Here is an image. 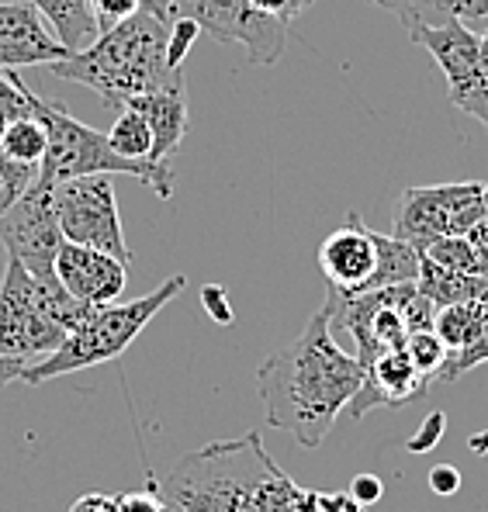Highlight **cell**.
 <instances>
[{"instance_id": "obj_1", "label": "cell", "mask_w": 488, "mask_h": 512, "mask_svg": "<svg viewBox=\"0 0 488 512\" xmlns=\"http://www.w3.org/2000/svg\"><path fill=\"white\" fill-rule=\"evenodd\" d=\"M364 384V367L336 343L329 312L319 308L305 329L260 364L257 391L267 426L295 436L305 450L322 447L340 412Z\"/></svg>"}, {"instance_id": "obj_2", "label": "cell", "mask_w": 488, "mask_h": 512, "mask_svg": "<svg viewBox=\"0 0 488 512\" xmlns=\"http://www.w3.org/2000/svg\"><path fill=\"white\" fill-rule=\"evenodd\" d=\"M49 70L90 87L108 108H125L132 97L153 94L184 77V66L170 63V21L149 11H135L129 21L97 35L87 49L70 52Z\"/></svg>"}, {"instance_id": "obj_3", "label": "cell", "mask_w": 488, "mask_h": 512, "mask_svg": "<svg viewBox=\"0 0 488 512\" xmlns=\"http://www.w3.org/2000/svg\"><path fill=\"white\" fill-rule=\"evenodd\" d=\"M277 474L281 468L260 433H246L184 454L160 481V492L180 512H260Z\"/></svg>"}, {"instance_id": "obj_4", "label": "cell", "mask_w": 488, "mask_h": 512, "mask_svg": "<svg viewBox=\"0 0 488 512\" xmlns=\"http://www.w3.org/2000/svg\"><path fill=\"white\" fill-rule=\"evenodd\" d=\"M184 284H187L184 274H170L163 284H156V291L125 301V305L111 301V305H101V308H87L84 319L66 333L63 346H59L56 353H49V357H42L39 364H28L25 371H21V381L42 384L52 378H63V374H77V371H87V367L118 360L135 340H139L142 329L184 291Z\"/></svg>"}, {"instance_id": "obj_5", "label": "cell", "mask_w": 488, "mask_h": 512, "mask_svg": "<svg viewBox=\"0 0 488 512\" xmlns=\"http://www.w3.org/2000/svg\"><path fill=\"white\" fill-rule=\"evenodd\" d=\"M32 118L42 122L45 128V156L39 163V173L35 180L45 187H56L63 180L73 177H94V173H125V177L142 180L146 187H153L160 198H170L174 194V170H163L156 163H135L125 160L111 149L108 132H97L84 122L70 115L59 101H42L35 94L32 104Z\"/></svg>"}, {"instance_id": "obj_6", "label": "cell", "mask_w": 488, "mask_h": 512, "mask_svg": "<svg viewBox=\"0 0 488 512\" xmlns=\"http://www.w3.org/2000/svg\"><path fill=\"white\" fill-rule=\"evenodd\" d=\"M87 308L66 295L63 284H39L18 260L7 256L0 277V353L21 364H39L63 346L66 333Z\"/></svg>"}, {"instance_id": "obj_7", "label": "cell", "mask_w": 488, "mask_h": 512, "mask_svg": "<svg viewBox=\"0 0 488 512\" xmlns=\"http://www.w3.org/2000/svg\"><path fill=\"white\" fill-rule=\"evenodd\" d=\"M482 180L464 184H437V187H405L399 208L392 218V236L423 253L430 243L444 236H468L488 205L482 198Z\"/></svg>"}, {"instance_id": "obj_8", "label": "cell", "mask_w": 488, "mask_h": 512, "mask_svg": "<svg viewBox=\"0 0 488 512\" xmlns=\"http://www.w3.org/2000/svg\"><path fill=\"white\" fill-rule=\"evenodd\" d=\"M52 194H56V215L66 243L90 246V250H101L122 263H132L111 177H104V173L73 177L52 187Z\"/></svg>"}, {"instance_id": "obj_9", "label": "cell", "mask_w": 488, "mask_h": 512, "mask_svg": "<svg viewBox=\"0 0 488 512\" xmlns=\"http://www.w3.org/2000/svg\"><path fill=\"white\" fill-rule=\"evenodd\" d=\"M0 243L11 260H18L39 284H59L56 256L66 243L56 215V194L35 180L18 205L0 218Z\"/></svg>"}, {"instance_id": "obj_10", "label": "cell", "mask_w": 488, "mask_h": 512, "mask_svg": "<svg viewBox=\"0 0 488 512\" xmlns=\"http://www.w3.org/2000/svg\"><path fill=\"white\" fill-rule=\"evenodd\" d=\"M174 18H191L215 42L243 45L253 66H274L288 45V25L257 14L246 0H174Z\"/></svg>"}, {"instance_id": "obj_11", "label": "cell", "mask_w": 488, "mask_h": 512, "mask_svg": "<svg viewBox=\"0 0 488 512\" xmlns=\"http://www.w3.org/2000/svg\"><path fill=\"white\" fill-rule=\"evenodd\" d=\"M409 39L423 45L447 77L450 104L488 128V77L482 70V39L461 21H450L440 28H412Z\"/></svg>"}, {"instance_id": "obj_12", "label": "cell", "mask_w": 488, "mask_h": 512, "mask_svg": "<svg viewBox=\"0 0 488 512\" xmlns=\"http://www.w3.org/2000/svg\"><path fill=\"white\" fill-rule=\"evenodd\" d=\"M381 263L378 232L367 229L360 212H350L340 229H333L319 246V270L326 284L340 295H367Z\"/></svg>"}, {"instance_id": "obj_13", "label": "cell", "mask_w": 488, "mask_h": 512, "mask_svg": "<svg viewBox=\"0 0 488 512\" xmlns=\"http://www.w3.org/2000/svg\"><path fill=\"white\" fill-rule=\"evenodd\" d=\"M56 277L73 301H80L84 308H101L118 301V295L125 291L129 263L101 250H90V246L63 243L56 256Z\"/></svg>"}, {"instance_id": "obj_14", "label": "cell", "mask_w": 488, "mask_h": 512, "mask_svg": "<svg viewBox=\"0 0 488 512\" xmlns=\"http://www.w3.org/2000/svg\"><path fill=\"white\" fill-rule=\"evenodd\" d=\"M70 56L56 32L45 28V18L28 0L0 4V70L21 66H52Z\"/></svg>"}, {"instance_id": "obj_15", "label": "cell", "mask_w": 488, "mask_h": 512, "mask_svg": "<svg viewBox=\"0 0 488 512\" xmlns=\"http://www.w3.org/2000/svg\"><path fill=\"white\" fill-rule=\"evenodd\" d=\"M430 388V378L416 371L405 350L385 353L364 371V384L347 405L350 419H364L374 409H402L409 402H419Z\"/></svg>"}, {"instance_id": "obj_16", "label": "cell", "mask_w": 488, "mask_h": 512, "mask_svg": "<svg viewBox=\"0 0 488 512\" xmlns=\"http://www.w3.org/2000/svg\"><path fill=\"white\" fill-rule=\"evenodd\" d=\"M125 108L139 111L142 118L153 128V163L163 170H174V156L187 135V80L180 77L174 84L153 94L132 97Z\"/></svg>"}, {"instance_id": "obj_17", "label": "cell", "mask_w": 488, "mask_h": 512, "mask_svg": "<svg viewBox=\"0 0 488 512\" xmlns=\"http://www.w3.org/2000/svg\"><path fill=\"white\" fill-rule=\"evenodd\" d=\"M371 7L395 14L405 35L412 28H440L450 21L461 25H488V0H367Z\"/></svg>"}, {"instance_id": "obj_18", "label": "cell", "mask_w": 488, "mask_h": 512, "mask_svg": "<svg viewBox=\"0 0 488 512\" xmlns=\"http://www.w3.org/2000/svg\"><path fill=\"white\" fill-rule=\"evenodd\" d=\"M28 4L49 21L56 39L70 52L87 49V45L97 39V21H94L90 0H28Z\"/></svg>"}, {"instance_id": "obj_19", "label": "cell", "mask_w": 488, "mask_h": 512, "mask_svg": "<svg viewBox=\"0 0 488 512\" xmlns=\"http://www.w3.org/2000/svg\"><path fill=\"white\" fill-rule=\"evenodd\" d=\"M108 142L118 156L135 163H153V128L132 108H118V118L108 132Z\"/></svg>"}, {"instance_id": "obj_20", "label": "cell", "mask_w": 488, "mask_h": 512, "mask_svg": "<svg viewBox=\"0 0 488 512\" xmlns=\"http://www.w3.org/2000/svg\"><path fill=\"white\" fill-rule=\"evenodd\" d=\"M488 319V305H475V301H464V305H447L437 308V319H433V333L444 340L447 350H457L461 343H468Z\"/></svg>"}, {"instance_id": "obj_21", "label": "cell", "mask_w": 488, "mask_h": 512, "mask_svg": "<svg viewBox=\"0 0 488 512\" xmlns=\"http://www.w3.org/2000/svg\"><path fill=\"white\" fill-rule=\"evenodd\" d=\"M45 128L35 118H14L4 128V142H0V153L7 160H18L28 163V167H39L42 156H45Z\"/></svg>"}, {"instance_id": "obj_22", "label": "cell", "mask_w": 488, "mask_h": 512, "mask_svg": "<svg viewBox=\"0 0 488 512\" xmlns=\"http://www.w3.org/2000/svg\"><path fill=\"white\" fill-rule=\"evenodd\" d=\"M260 512H322L319 492H315V488L295 485V481L281 471L274 481H270L264 502H260Z\"/></svg>"}, {"instance_id": "obj_23", "label": "cell", "mask_w": 488, "mask_h": 512, "mask_svg": "<svg viewBox=\"0 0 488 512\" xmlns=\"http://www.w3.org/2000/svg\"><path fill=\"white\" fill-rule=\"evenodd\" d=\"M482 364H488V319L468 343H461L457 350H447L444 371H440L437 381H457V378H464V374H471L475 367H482Z\"/></svg>"}, {"instance_id": "obj_24", "label": "cell", "mask_w": 488, "mask_h": 512, "mask_svg": "<svg viewBox=\"0 0 488 512\" xmlns=\"http://www.w3.org/2000/svg\"><path fill=\"white\" fill-rule=\"evenodd\" d=\"M405 353H409V360L416 364L419 374H426L430 381L440 378V371H444V360H447V346L440 340L433 329H423V333H409V340H405Z\"/></svg>"}, {"instance_id": "obj_25", "label": "cell", "mask_w": 488, "mask_h": 512, "mask_svg": "<svg viewBox=\"0 0 488 512\" xmlns=\"http://www.w3.org/2000/svg\"><path fill=\"white\" fill-rule=\"evenodd\" d=\"M35 90L18 80V70H0V118L14 122V118H32Z\"/></svg>"}, {"instance_id": "obj_26", "label": "cell", "mask_w": 488, "mask_h": 512, "mask_svg": "<svg viewBox=\"0 0 488 512\" xmlns=\"http://www.w3.org/2000/svg\"><path fill=\"white\" fill-rule=\"evenodd\" d=\"M35 173L39 167H28V163H18V160H7L0 153V218L11 212L18 205V198L35 184Z\"/></svg>"}, {"instance_id": "obj_27", "label": "cell", "mask_w": 488, "mask_h": 512, "mask_svg": "<svg viewBox=\"0 0 488 512\" xmlns=\"http://www.w3.org/2000/svg\"><path fill=\"white\" fill-rule=\"evenodd\" d=\"M90 7H94L97 35H104L122 21H129L135 11H142V0H90Z\"/></svg>"}, {"instance_id": "obj_28", "label": "cell", "mask_w": 488, "mask_h": 512, "mask_svg": "<svg viewBox=\"0 0 488 512\" xmlns=\"http://www.w3.org/2000/svg\"><path fill=\"white\" fill-rule=\"evenodd\" d=\"M115 499H118V512H167L170 509V499L160 492V485L122 492V495H115Z\"/></svg>"}, {"instance_id": "obj_29", "label": "cell", "mask_w": 488, "mask_h": 512, "mask_svg": "<svg viewBox=\"0 0 488 512\" xmlns=\"http://www.w3.org/2000/svg\"><path fill=\"white\" fill-rule=\"evenodd\" d=\"M246 4H250L257 14H264V18H274V21H281V25H291V21H298L305 11H309L312 0H246Z\"/></svg>"}, {"instance_id": "obj_30", "label": "cell", "mask_w": 488, "mask_h": 512, "mask_svg": "<svg viewBox=\"0 0 488 512\" xmlns=\"http://www.w3.org/2000/svg\"><path fill=\"white\" fill-rule=\"evenodd\" d=\"M198 39H201V28L194 25L191 18H174V21H170V63L184 66L187 52H191V45Z\"/></svg>"}, {"instance_id": "obj_31", "label": "cell", "mask_w": 488, "mask_h": 512, "mask_svg": "<svg viewBox=\"0 0 488 512\" xmlns=\"http://www.w3.org/2000/svg\"><path fill=\"white\" fill-rule=\"evenodd\" d=\"M444 429H447V416H444V412H433V416L426 419L423 426H419V433L412 436L409 443H405V450H409V454H426V450H433L440 443Z\"/></svg>"}, {"instance_id": "obj_32", "label": "cell", "mask_w": 488, "mask_h": 512, "mask_svg": "<svg viewBox=\"0 0 488 512\" xmlns=\"http://www.w3.org/2000/svg\"><path fill=\"white\" fill-rule=\"evenodd\" d=\"M381 495H385V485H381V478H374V474H357L354 485H350V499H354L357 506H374Z\"/></svg>"}, {"instance_id": "obj_33", "label": "cell", "mask_w": 488, "mask_h": 512, "mask_svg": "<svg viewBox=\"0 0 488 512\" xmlns=\"http://www.w3.org/2000/svg\"><path fill=\"white\" fill-rule=\"evenodd\" d=\"M201 301H205L208 315H212L219 326H229V322H232V305H229V298H225V291L219 288V284H208V288L201 291Z\"/></svg>"}, {"instance_id": "obj_34", "label": "cell", "mask_w": 488, "mask_h": 512, "mask_svg": "<svg viewBox=\"0 0 488 512\" xmlns=\"http://www.w3.org/2000/svg\"><path fill=\"white\" fill-rule=\"evenodd\" d=\"M430 488L437 495H457V488H461V471H457L454 464H437V468L430 471Z\"/></svg>"}, {"instance_id": "obj_35", "label": "cell", "mask_w": 488, "mask_h": 512, "mask_svg": "<svg viewBox=\"0 0 488 512\" xmlns=\"http://www.w3.org/2000/svg\"><path fill=\"white\" fill-rule=\"evenodd\" d=\"M66 512H118V499L104 492H87L80 499H73V506Z\"/></svg>"}, {"instance_id": "obj_36", "label": "cell", "mask_w": 488, "mask_h": 512, "mask_svg": "<svg viewBox=\"0 0 488 512\" xmlns=\"http://www.w3.org/2000/svg\"><path fill=\"white\" fill-rule=\"evenodd\" d=\"M464 239H468V243L475 246L478 260H482V274L488 277V212H485L482 218H478L475 225H471L468 236H464Z\"/></svg>"}, {"instance_id": "obj_37", "label": "cell", "mask_w": 488, "mask_h": 512, "mask_svg": "<svg viewBox=\"0 0 488 512\" xmlns=\"http://www.w3.org/2000/svg\"><path fill=\"white\" fill-rule=\"evenodd\" d=\"M21 371H25V364H21V360L4 357V353H0V388H4V384H11V381H21Z\"/></svg>"}, {"instance_id": "obj_38", "label": "cell", "mask_w": 488, "mask_h": 512, "mask_svg": "<svg viewBox=\"0 0 488 512\" xmlns=\"http://www.w3.org/2000/svg\"><path fill=\"white\" fill-rule=\"evenodd\" d=\"M142 11L156 14V18L170 21V11H174V0H142Z\"/></svg>"}, {"instance_id": "obj_39", "label": "cell", "mask_w": 488, "mask_h": 512, "mask_svg": "<svg viewBox=\"0 0 488 512\" xmlns=\"http://www.w3.org/2000/svg\"><path fill=\"white\" fill-rule=\"evenodd\" d=\"M468 447L475 450L478 457H488V433H475V436L468 440Z\"/></svg>"}, {"instance_id": "obj_40", "label": "cell", "mask_w": 488, "mask_h": 512, "mask_svg": "<svg viewBox=\"0 0 488 512\" xmlns=\"http://www.w3.org/2000/svg\"><path fill=\"white\" fill-rule=\"evenodd\" d=\"M478 39H482V70L488 77V28H485V35H478Z\"/></svg>"}, {"instance_id": "obj_41", "label": "cell", "mask_w": 488, "mask_h": 512, "mask_svg": "<svg viewBox=\"0 0 488 512\" xmlns=\"http://www.w3.org/2000/svg\"><path fill=\"white\" fill-rule=\"evenodd\" d=\"M343 512H367V506H357V502H354V499H350V502H347V506H343Z\"/></svg>"}, {"instance_id": "obj_42", "label": "cell", "mask_w": 488, "mask_h": 512, "mask_svg": "<svg viewBox=\"0 0 488 512\" xmlns=\"http://www.w3.org/2000/svg\"><path fill=\"white\" fill-rule=\"evenodd\" d=\"M4 128H7V122H4V118H0V142H4Z\"/></svg>"}, {"instance_id": "obj_43", "label": "cell", "mask_w": 488, "mask_h": 512, "mask_svg": "<svg viewBox=\"0 0 488 512\" xmlns=\"http://www.w3.org/2000/svg\"><path fill=\"white\" fill-rule=\"evenodd\" d=\"M482 198H485V205H488V184H485V191H482Z\"/></svg>"}, {"instance_id": "obj_44", "label": "cell", "mask_w": 488, "mask_h": 512, "mask_svg": "<svg viewBox=\"0 0 488 512\" xmlns=\"http://www.w3.org/2000/svg\"><path fill=\"white\" fill-rule=\"evenodd\" d=\"M167 512H180V509H177V506H174V502H170V509H167Z\"/></svg>"}]
</instances>
